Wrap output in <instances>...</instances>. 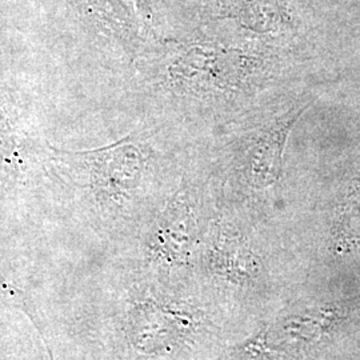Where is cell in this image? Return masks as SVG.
<instances>
[{"label":"cell","instance_id":"6da1fadb","mask_svg":"<svg viewBox=\"0 0 360 360\" xmlns=\"http://www.w3.org/2000/svg\"><path fill=\"white\" fill-rule=\"evenodd\" d=\"M294 120H285L282 124H279L276 129L271 131L270 135L264 138L262 142V147L257 150V162H255V168L257 174L267 172L269 175H275L278 174V168L281 167V153L283 148L284 141L287 136L288 129L294 124Z\"/></svg>","mask_w":360,"mask_h":360}]
</instances>
